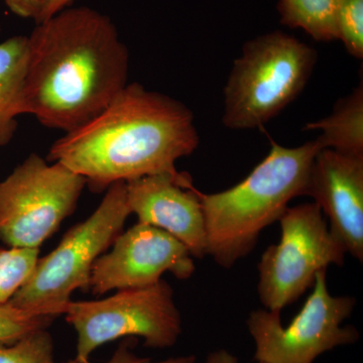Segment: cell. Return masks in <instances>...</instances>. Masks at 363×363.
I'll list each match as a JSON object with an SVG mask.
<instances>
[{
    "mask_svg": "<svg viewBox=\"0 0 363 363\" xmlns=\"http://www.w3.org/2000/svg\"><path fill=\"white\" fill-rule=\"evenodd\" d=\"M130 54L106 14L67 7L28 35L23 112L51 130L84 125L128 85Z\"/></svg>",
    "mask_w": 363,
    "mask_h": 363,
    "instance_id": "6da1fadb",
    "label": "cell"
},
{
    "mask_svg": "<svg viewBox=\"0 0 363 363\" xmlns=\"http://www.w3.org/2000/svg\"><path fill=\"white\" fill-rule=\"evenodd\" d=\"M199 143L185 104L133 83L97 116L52 143L47 160L64 164L101 193L118 182L183 175L176 162L192 155Z\"/></svg>",
    "mask_w": 363,
    "mask_h": 363,
    "instance_id": "7a4b0ae2",
    "label": "cell"
},
{
    "mask_svg": "<svg viewBox=\"0 0 363 363\" xmlns=\"http://www.w3.org/2000/svg\"><path fill=\"white\" fill-rule=\"evenodd\" d=\"M320 150L317 140L292 149L274 143L269 155L240 184L214 194L199 192L207 255L223 269L247 257L262 231L279 220L291 200L305 196Z\"/></svg>",
    "mask_w": 363,
    "mask_h": 363,
    "instance_id": "3957f363",
    "label": "cell"
},
{
    "mask_svg": "<svg viewBox=\"0 0 363 363\" xmlns=\"http://www.w3.org/2000/svg\"><path fill=\"white\" fill-rule=\"evenodd\" d=\"M317 52L281 30L248 40L224 88L222 123L229 130L262 128L305 89Z\"/></svg>",
    "mask_w": 363,
    "mask_h": 363,
    "instance_id": "277c9868",
    "label": "cell"
},
{
    "mask_svg": "<svg viewBox=\"0 0 363 363\" xmlns=\"http://www.w3.org/2000/svg\"><path fill=\"white\" fill-rule=\"evenodd\" d=\"M130 214L125 182L113 184L97 209L38 260L32 276L9 303L48 316H62L72 294L89 291L95 262L111 247Z\"/></svg>",
    "mask_w": 363,
    "mask_h": 363,
    "instance_id": "5b68a950",
    "label": "cell"
},
{
    "mask_svg": "<svg viewBox=\"0 0 363 363\" xmlns=\"http://www.w3.org/2000/svg\"><path fill=\"white\" fill-rule=\"evenodd\" d=\"M77 332L76 362L89 363L100 346L128 336H138L145 346L164 350L182 334V316L174 291L164 279L145 288L117 291L111 297L71 301L63 313Z\"/></svg>",
    "mask_w": 363,
    "mask_h": 363,
    "instance_id": "8992f818",
    "label": "cell"
},
{
    "mask_svg": "<svg viewBox=\"0 0 363 363\" xmlns=\"http://www.w3.org/2000/svg\"><path fill=\"white\" fill-rule=\"evenodd\" d=\"M85 179L60 162L30 154L0 181V241L40 248L77 207Z\"/></svg>",
    "mask_w": 363,
    "mask_h": 363,
    "instance_id": "52a82bcc",
    "label": "cell"
},
{
    "mask_svg": "<svg viewBox=\"0 0 363 363\" xmlns=\"http://www.w3.org/2000/svg\"><path fill=\"white\" fill-rule=\"evenodd\" d=\"M279 221L281 240L267 248L257 266L260 302L274 313L314 286L318 272L330 264L342 267L346 255L316 203L288 207Z\"/></svg>",
    "mask_w": 363,
    "mask_h": 363,
    "instance_id": "ba28073f",
    "label": "cell"
},
{
    "mask_svg": "<svg viewBox=\"0 0 363 363\" xmlns=\"http://www.w3.org/2000/svg\"><path fill=\"white\" fill-rule=\"evenodd\" d=\"M327 269L318 272L311 295L286 327L281 313L257 310L247 325L255 344V359L260 363H313L338 346L359 339L353 326H341L352 314L357 300L334 297L327 286Z\"/></svg>",
    "mask_w": 363,
    "mask_h": 363,
    "instance_id": "9c48e42d",
    "label": "cell"
},
{
    "mask_svg": "<svg viewBox=\"0 0 363 363\" xmlns=\"http://www.w3.org/2000/svg\"><path fill=\"white\" fill-rule=\"evenodd\" d=\"M111 247L91 272L89 291L94 295L152 286L167 272L179 279L191 278L195 272L187 247L157 227L138 222L119 233Z\"/></svg>",
    "mask_w": 363,
    "mask_h": 363,
    "instance_id": "30bf717a",
    "label": "cell"
},
{
    "mask_svg": "<svg viewBox=\"0 0 363 363\" xmlns=\"http://www.w3.org/2000/svg\"><path fill=\"white\" fill-rule=\"evenodd\" d=\"M125 186L128 206L138 223L171 234L194 259L206 257L202 204L190 177L157 174L126 182Z\"/></svg>",
    "mask_w": 363,
    "mask_h": 363,
    "instance_id": "8fae6325",
    "label": "cell"
},
{
    "mask_svg": "<svg viewBox=\"0 0 363 363\" xmlns=\"http://www.w3.org/2000/svg\"><path fill=\"white\" fill-rule=\"evenodd\" d=\"M305 196L329 219V230L354 259L363 260V157L320 150Z\"/></svg>",
    "mask_w": 363,
    "mask_h": 363,
    "instance_id": "7c38bea8",
    "label": "cell"
},
{
    "mask_svg": "<svg viewBox=\"0 0 363 363\" xmlns=\"http://www.w3.org/2000/svg\"><path fill=\"white\" fill-rule=\"evenodd\" d=\"M28 61V37L16 35L0 42V147L13 140L18 117L23 112Z\"/></svg>",
    "mask_w": 363,
    "mask_h": 363,
    "instance_id": "4fadbf2b",
    "label": "cell"
},
{
    "mask_svg": "<svg viewBox=\"0 0 363 363\" xmlns=\"http://www.w3.org/2000/svg\"><path fill=\"white\" fill-rule=\"evenodd\" d=\"M305 130H320L317 138L321 149L363 157V86L339 99L330 116L308 123Z\"/></svg>",
    "mask_w": 363,
    "mask_h": 363,
    "instance_id": "5bb4252c",
    "label": "cell"
},
{
    "mask_svg": "<svg viewBox=\"0 0 363 363\" xmlns=\"http://www.w3.org/2000/svg\"><path fill=\"white\" fill-rule=\"evenodd\" d=\"M281 23L301 28L317 42L338 40L335 0H279Z\"/></svg>",
    "mask_w": 363,
    "mask_h": 363,
    "instance_id": "9a60e30c",
    "label": "cell"
},
{
    "mask_svg": "<svg viewBox=\"0 0 363 363\" xmlns=\"http://www.w3.org/2000/svg\"><path fill=\"white\" fill-rule=\"evenodd\" d=\"M40 248L0 247V305L9 303L32 276Z\"/></svg>",
    "mask_w": 363,
    "mask_h": 363,
    "instance_id": "2e32d148",
    "label": "cell"
},
{
    "mask_svg": "<svg viewBox=\"0 0 363 363\" xmlns=\"http://www.w3.org/2000/svg\"><path fill=\"white\" fill-rule=\"evenodd\" d=\"M55 317L21 309L11 303L0 305V343L13 344L33 332L44 330Z\"/></svg>",
    "mask_w": 363,
    "mask_h": 363,
    "instance_id": "e0dca14e",
    "label": "cell"
},
{
    "mask_svg": "<svg viewBox=\"0 0 363 363\" xmlns=\"http://www.w3.org/2000/svg\"><path fill=\"white\" fill-rule=\"evenodd\" d=\"M0 363H56L51 334L44 329L13 344L0 343Z\"/></svg>",
    "mask_w": 363,
    "mask_h": 363,
    "instance_id": "ac0fdd59",
    "label": "cell"
},
{
    "mask_svg": "<svg viewBox=\"0 0 363 363\" xmlns=\"http://www.w3.org/2000/svg\"><path fill=\"white\" fill-rule=\"evenodd\" d=\"M338 40L346 51L358 60L363 58V0H335Z\"/></svg>",
    "mask_w": 363,
    "mask_h": 363,
    "instance_id": "d6986e66",
    "label": "cell"
},
{
    "mask_svg": "<svg viewBox=\"0 0 363 363\" xmlns=\"http://www.w3.org/2000/svg\"><path fill=\"white\" fill-rule=\"evenodd\" d=\"M64 363H79L75 359L69 360ZM106 363H197V359L194 355H185V357H178L168 358L162 362H152L149 358L138 357L133 350H130V344L123 342L118 346V348L113 353L111 359Z\"/></svg>",
    "mask_w": 363,
    "mask_h": 363,
    "instance_id": "ffe728a7",
    "label": "cell"
},
{
    "mask_svg": "<svg viewBox=\"0 0 363 363\" xmlns=\"http://www.w3.org/2000/svg\"><path fill=\"white\" fill-rule=\"evenodd\" d=\"M11 13L23 18L37 20L42 0H4Z\"/></svg>",
    "mask_w": 363,
    "mask_h": 363,
    "instance_id": "44dd1931",
    "label": "cell"
},
{
    "mask_svg": "<svg viewBox=\"0 0 363 363\" xmlns=\"http://www.w3.org/2000/svg\"><path fill=\"white\" fill-rule=\"evenodd\" d=\"M74 0H42L39 16H38L35 23H43V21L49 20L52 16L70 7Z\"/></svg>",
    "mask_w": 363,
    "mask_h": 363,
    "instance_id": "7402d4cb",
    "label": "cell"
},
{
    "mask_svg": "<svg viewBox=\"0 0 363 363\" xmlns=\"http://www.w3.org/2000/svg\"><path fill=\"white\" fill-rule=\"evenodd\" d=\"M205 363H240L238 357H234L225 350L214 351L210 353Z\"/></svg>",
    "mask_w": 363,
    "mask_h": 363,
    "instance_id": "603a6c76",
    "label": "cell"
},
{
    "mask_svg": "<svg viewBox=\"0 0 363 363\" xmlns=\"http://www.w3.org/2000/svg\"><path fill=\"white\" fill-rule=\"evenodd\" d=\"M0 32H1V25H0Z\"/></svg>",
    "mask_w": 363,
    "mask_h": 363,
    "instance_id": "cb8c5ba5",
    "label": "cell"
},
{
    "mask_svg": "<svg viewBox=\"0 0 363 363\" xmlns=\"http://www.w3.org/2000/svg\"><path fill=\"white\" fill-rule=\"evenodd\" d=\"M260 363V362H259Z\"/></svg>",
    "mask_w": 363,
    "mask_h": 363,
    "instance_id": "d4e9b609",
    "label": "cell"
}]
</instances>
